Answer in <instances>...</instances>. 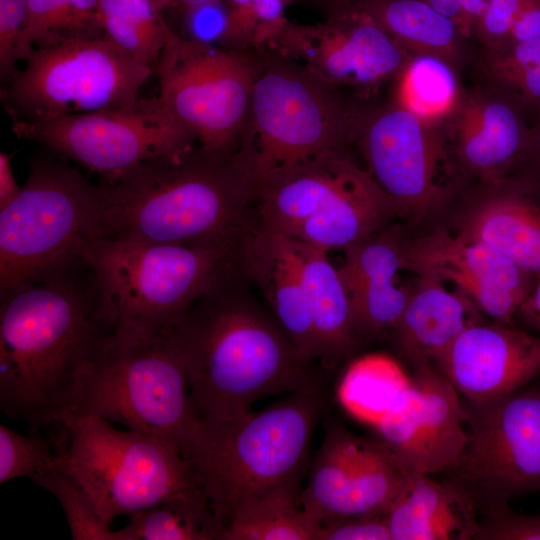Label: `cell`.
Returning <instances> with one entry per match:
<instances>
[{"label":"cell","instance_id":"obj_1","mask_svg":"<svg viewBox=\"0 0 540 540\" xmlns=\"http://www.w3.org/2000/svg\"><path fill=\"white\" fill-rule=\"evenodd\" d=\"M237 259L170 330L198 421L242 416L260 398L322 389Z\"/></svg>","mask_w":540,"mask_h":540},{"label":"cell","instance_id":"obj_2","mask_svg":"<svg viewBox=\"0 0 540 540\" xmlns=\"http://www.w3.org/2000/svg\"><path fill=\"white\" fill-rule=\"evenodd\" d=\"M0 408L51 429L82 365L115 329L112 303L84 261L0 296Z\"/></svg>","mask_w":540,"mask_h":540},{"label":"cell","instance_id":"obj_3","mask_svg":"<svg viewBox=\"0 0 540 540\" xmlns=\"http://www.w3.org/2000/svg\"><path fill=\"white\" fill-rule=\"evenodd\" d=\"M101 184V238L236 246L253 221V188L233 155L198 147Z\"/></svg>","mask_w":540,"mask_h":540},{"label":"cell","instance_id":"obj_4","mask_svg":"<svg viewBox=\"0 0 540 540\" xmlns=\"http://www.w3.org/2000/svg\"><path fill=\"white\" fill-rule=\"evenodd\" d=\"M326 408L327 397L318 389L291 393L261 412L198 422L186 457L221 531L249 497L301 493L312 436Z\"/></svg>","mask_w":540,"mask_h":540},{"label":"cell","instance_id":"obj_5","mask_svg":"<svg viewBox=\"0 0 540 540\" xmlns=\"http://www.w3.org/2000/svg\"><path fill=\"white\" fill-rule=\"evenodd\" d=\"M66 417L115 422L168 440L186 457L199 421L170 331L115 327L77 373L58 420Z\"/></svg>","mask_w":540,"mask_h":540},{"label":"cell","instance_id":"obj_6","mask_svg":"<svg viewBox=\"0 0 540 540\" xmlns=\"http://www.w3.org/2000/svg\"><path fill=\"white\" fill-rule=\"evenodd\" d=\"M357 109L296 62H258L233 159L253 193L271 178L352 142Z\"/></svg>","mask_w":540,"mask_h":540},{"label":"cell","instance_id":"obj_7","mask_svg":"<svg viewBox=\"0 0 540 540\" xmlns=\"http://www.w3.org/2000/svg\"><path fill=\"white\" fill-rule=\"evenodd\" d=\"M252 213L261 228L327 253L344 251L404 218L347 149L322 155L260 185Z\"/></svg>","mask_w":540,"mask_h":540},{"label":"cell","instance_id":"obj_8","mask_svg":"<svg viewBox=\"0 0 540 540\" xmlns=\"http://www.w3.org/2000/svg\"><path fill=\"white\" fill-rule=\"evenodd\" d=\"M103 186L48 157L30 164L18 196L0 209V296L82 263L101 238Z\"/></svg>","mask_w":540,"mask_h":540},{"label":"cell","instance_id":"obj_9","mask_svg":"<svg viewBox=\"0 0 540 540\" xmlns=\"http://www.w3.org/2000/svg\"><path fill=\"white\" fill-rule=\"evenodd\" d=\"M58 463L112 526L192 490L201 489L190 461L172 442L98 417H66L53 428Z\"/></svg>","mask_w":540,"mask_h":540},{"label":"cell","instance_id":"obj_10","mask_svg":"<svg viewBox=\"0 0 540 540\" xmlns=\"http://www.w3.org/2000/svg\"><path fill=\"white\" fill-rule=\"evenodd\" d=\"M238 244L100 238L86 247L82 260L110 299L117 328L157 334L169 332L235 262Z\"/></svg>","mask_w":540,"mask_h":540},{"label":"cell","instance_id":"obj_11","mask_svg":"<svg viewBox=\"0 0 540 540\" xmlns=\"http://www.w3.org/2000/svg\"><path fill=\"white\" fill-rule=\"evenodd\" d=\"M1 89L12 121L45 122L128 107L152 68L105 36L69 37L37 47Z\"/></svg>","mask_w":540,"mask_h":540},{"label":"cell","instance_id":"obj_12","mask_svg":"<svg viewBox=\"0 0 540 540\" xmlns=\"http://www.w3.org/2000/svg\"><path fill=\"white\" fill-rule=\"evenodd\" d=\"M158 98L197 139L199 147L221 157L238 146L258 62L242 51L173 31L155 66Z\"/></svg>","mask_w":540,"mask_h":540},{"label":"cell","instance_id":"obj_13","mask_svg":"<svg viewBox=\"0 0 540 540\" xmlns=\"http://www.w3.org/2000/svg\"><path fill=\"white\" fill-rule=\"evenodd\" d=\"M12 131L97 173L102 183H112L149 161L181 158L197 142L158 97L45 122L12 121Z\"/></svg>","mask_w":540,"mask_h":540},{"label":"cell","instance_id":"obj_14","mask_svg":"<svg viewBox=\"0 0 540 540\" xmlns=\"http://www.w3.org/2000/svg\"><path fill=\"white\" fill-rule=\"evenodd\" d=\"M462 401V399H461ZM468 433L447 479L483 507L540 493V384L486 401L464 400Z\"/></svg>","mask_w":540,"mask_h":540},{"label":"cell","instance_id":"obj_15","mask_svg":"<svg viewBox=\"0 0 540 540\" xmlns=\"http://www.w3.org/2000/svg\"><path fill=\"white\" fill-rule=\"evenodd\" d=\"M441 128L392 102L356 111L352 142L364 167L410 222L439 214L452 199L441 176L450 166Z\"/></svg>","mask_w":540,"mask_h":540},{"label":"cell","instance_id":"obj_16","mask_svg":"<svg viewBox=\"0 0 540 540\" xmlns=\"http://www.w3.org/2000/svg\"><path fill=\"white\" fill-rule=\"evenodd\" d=\"M282 56L325 84L367 92L394 81L410 55L368 15L351 7L325 23L288 22L274 42Z\"/></svg>","mask_w":540,"mask_h":540},{"label":"cell","instance_id":"obj_17","mask_svg":"<svg viewBox=\"0 0 540 540\" xmlns=\"http://www.w3.org/2000/svg\"><path fill=\"white\" fill-rule=\"evenodd\" d=\"M405 270L450 282L494 322L510 324L536 276L498 251L443 227L414 233L405 225Z\"/></svg>","mask_w":540,"mask_h":540},{"label":"cell","instance_id":"obj_18","mask_svg":"<svg viewBox=\"0 0 540 540\" xmlns=\"http://www.w3.org/2000/svg\"><path fill=\"white\" fill-rule=\"evenodd\" d=\"M376 429L411 471L427 475L448 471L468 440L460 395L434 366L415 371Z\"/></svg>","mask_w":540,"mask_h":540},{"label":"cell","instance_id":"obj_19","mask_svg":"<svg viewBox=\"0 0 540 540\" xmlns=\"http://www.w3.org/2000/svg\"><path fill=\"white\" fill-rule=\"evenodd\" d=\"M451 228L462 240L484 244L540 274V181L518 174L477 181L455 207Z\"/></svg>","mask_w":540,"mask_h":540},{"label":"cell","instance_id":"obj_20","mask_svg":"<svg viewBox=\"0 0 540 540\" xmlns=\"http://www.w3.org/2000/svg\"><path fill=\"white\" fill-rule=\"evenodd\" d=\"M434 367L464 400L480 402L530 383L540 371V337L486 321L466 328Z\"/></svg>","mask_w":540,"mask_h":540},{"label":"cell","instance_id":"obj_21","mask_svg":"<svg viewBox=\"0 0 540 540\" xmlns=\"http://www.w3.org/2000/svg\"><path fill=\"white\" fill-rule=\"evenodd\" d=\"M445 124L457 168L478 181L510 175L530 134L524 111L491 85L463 93Z\"/></svg>","mask_w":540,"mask_h":540},{"label":"cell","instance_id":"obj_22","mask_svg":"<svg viewBox=\"0 0 540 540\" xmlns=\"http://www.w3.org/2000/svg\"><path fill=\"white\" fill-rule=\"evenodd\" d=\"M404 234V224L392 223L342 251L338 270L362 341L389 334L407 303V287L396 283L405 270Z\"/></svg>","mask_w":540,"mask_h":540},{"label":"cell","instance_id":"obj_23","mask_svg":"<svg viewBox=\"0 0 540 540\" xmlns=\"http://www.w3.org/2000/svg\"><path fill=\"white\" fill-rule=\"evenodd\" d=\"M236 259L302 359H317L308 297L291 239L252 221L239 241Z\"/></svg>","mask_w":540,"mask_h":540},{"label":"cell","instance_id":"obj_24","mask_svg":"<svg viewBox=\"0 0 540 540\" xmlns=\"http://www.w3.org/2000/svg\"><path fill=\"white\" fill-rule=\"evenodd\" d=\"M407 289V303L389 335L415 371L434 366L466 328L486 321L469 297L435 277L416 275Z\"/></svg>","mask_w":540,"mask_h":540},{"label":"cell","instance_id":"obj_25","mask_svg":"<svg viewBox=\"0 0 540 540\" xmlns=\"http://www.w3.org/2000/svg\"><path fill=\"white\" fill-rule=\"evenodd\" d=\"M430 476L413 472L386 513L392 540H475L480 513L473 498Z\"/></svg>","mask_w":540,"mask_h":540},{"label":"cell","instance_id":"obj_26","mask_svg":"<svg viewBox=\"0 0 540 540\" xmlns=\"http://www.w3.org/2000/svg\"><path fill=\"white\" fill-rule=\"evenodd\" d=\"M308 297L317 360L334 368L362 343L353 324L350 299L327 252L291 239Z\"/></svg>","mask_w":540,"mask_h":540},{"label":"cell","instance_id":"obj_27","mask_svg":"<svg viewBox=\"0 0 540 540\" xmlns=\"http://www.w3.org/2000/svg\"><path fill=\"white\" fill-rule=\"evenodd\" d=\"M368 15L410 56L431 55L456 65L463 36L459 25L422 0H357Z\"/></svg>","mask_w":540,"mask_h":540},{"label":"cell","instance_id":"obj_28","mask_svg":"<svg viewBox=\"0 0 540 540\" xmlns=\"http://www.w3.org/2000/svg\"><path fill=\"white\" fill-rule=\"evenodd\" d=\"M323 442L301 491L299 505L319 524L343 517L360 438L341 424L328 420Z\"/></svg>","mask_w":540,"mask_h":540},{"label":"cell","instance_id":"obj_29","mask_svg":"<svg viewBox=\"0 0 540 540\" xmlns=\"http://www.w3.org/2000/svg\"><path fill=\"white\" fill-rule=\"evenodd\" d=\"M294 491H273L240 502L224 523L220 540H318L320 524Z\"/></svg>","mask_w":540,"mask_h":540},{"label":"cell","instance_id":"obj_30","mask_svg":"<svg viewBox=\"0 0 540 540\" xmlns=\"http://www.w3.org/2000/svg\"><path fill=\"white\" fill-rule=\"evenodd\" d=\"M410 381L411 377L397 360L386 354L371 353L350 363L336 396L351 417L376 428Z\"/></svg>","mask_w":540,"mask_h":540},{"label":"cell","instance_id":"obj_31","mask_svg":"<svg viewBox=\"0 0 540 540\" xmlns=\"http://www.w3.org/2000/svg\"><path fill=\"white\" fill-rule=\"evenodd\" d=\"M455 66L431 55L410 56L394 79L392 103L442 127L462 98Z\"/></svg>","mask_w":540,"mask_h":540},{"label":"cell","instance_id":"obj_32","mask_svg":"<svg viewBox=\"0 0 540 540\" xmlns=\"http://www.w3.org/2000/svg\"><path fill=\"white\" fill-rule=\"evenodd\" d=\"M125 540H220L221 527L201 489L128 516Z\"/></svg>","mask_w":540,"mask_h":540},{"label":"cell","instance_id":"obj_33","mask_svg":"<svg viewBox=\"0 0 540 540\" xmlns=\"http://www.w3.org/2000/svg\"><path fill=\"white\" fill-rule=\"evenodd\" d=\"M412 473L383 441L360 438L343 517L386 515Z\"/></svg>","mask_w":540,"mask_h":540},{"label":"cell","instance_id":"obj_34","mask_svg":"<svg viewBox=\"0 0 540 540\" xmlns=\"http://www.w3.org/2000/svg\"><path fill=\"white\" fill-rule=\"evenodd\" d=\"M161 11L150 0H100L98 23L105 37L153 69L172 32Z\"/></svg>","mask_w":540,"mask_h":540},{"label":"cell","instance_id":"obj_35","mask_svg":"<svg viewBox=\"0 0 540 540\" xmlns=\"http://www.w3.org/2000/svg\"><path fill=\"white\" fill-rule=\"evenodd\" d=\"M295 0H224L226 27L221 46L242 51L273 47L288 24L285 10Z\"/></svg>","mask_w":540,"mask_h":540},{"label":"cell","instance_id":"obj_36","mask_svg":"<svg viewBox=\"0 0 540 540\" xmlns=\"http://www.w3.org/2000/svg\"><path fill=\"white\" fill-rule=\"evenodd\" d=\"M32 481L58 500L66 516L72 539L125 540L122 529L113 530L103 521L92 499L58 460L54 466Z\"/></svg>","mask_w":540,"mask_h":540},{"label":"cell","instance_id":"obj_37","mask_svg":"<svg viewBox=\"0 0 540 540\" xmlns=\"http://www.w3.org/2000/svg\"><path fill=\"white\" fill-rule=\"evenodd\" d=\"M57 463L54 437L41 431L18 433L0 425V483L20 477L33 480Z\"/></svg>","mask_w":540,"mask_h":540},{"label":"cell","instance_id":"obj_38","mask_svg":"<svg viewBox=\"0 0 540 540\" xmlns=\"http://www.w3.org/2000/svg\"><path fill=\"white\" fill-rule=\"evenodd\" d=\"M69 0H28L27 17L18 43V60L34 48L63 39Z\"/></svg>","mask_w":540,"mask_h":540},{"label":"cell","instance_id":"obj_39","mask_svg":"<svg viewBox=\"0 0 540 540\" xmlns=\"http://www.w3.org/2000/svg\"><path fill=\"white\" fill-rule=\"evenodd\" d=\"M475 540H540V514L518 513L507 502L483 507Z\"/></svg>","mask_w":540,"mask_h":540},{"label":"cell","instance_id":"obj_40","mask_svg":"<svg viewBox=\"0 0 540 540\" xmlns=\"http://www.w3.org/2000/svg\"><path fill=\"white\" fill-rule=\"evenodd\" d=\"M540 67V37L485 49L483 68L491 86Z\"/></svg>","mask_w":540,"mask_h":540},{"label":"cell","instance_id":"obj_41","mask_svg":"<svg viewBox=\"0 0 540 540\" xmlns=\"http://www.w3.org/2000/svg\"><path fill=\"white\" fill-rule=\"evenodd\" d=\"M27 6L28 0H0V74L5 81L17 69L18 43Z\"/></svg>","mask_w":540,"mask_h":540},{"label":"cell","instance_id":"obj_42","mask_svg":"<svg viewBox=\"0 0 540 540\" xmlns=\"http://www.w3.org/2000/svg\"><path fill=\"white\" fill-rule=\"evenodd\" d=\"M318 540H392L385 515H357L320 524Z\"/></svg>","mask_w":540,"mask_h":540},{"label":"cell","instance_id":"obj_43","mask_svg":"<svg viewBox=\"0 0 540 540\" xmlns=\"http://www.w3.org/2000/svg\"><path fill=\"white\" fill-rule=\"evenodd\" d=\"M527 0H488L474 33L485 49L503 44Z\"/></svg>","mask_w":540,"mask_h":540},{"label":"cell","instance_id":"obj_44","mask_svg":"<svg viewBox=\"0 0 540 540\" xmlns=\"http://www.w3.org/2000/svg\"><path fill=\"white\" fill-rule=\"evenodd\" d=\"M539 37L540 0H527L513 24L507 40L501 45L527 41Z\"/></svg>","mask_w":540,"mask_h":540},{"label":"cell","instance_id":"obj_45","mask_svg":"<svg viewBox=\"0 0 540 540\" xmlns=\"http://www.w3.org/2000/svg\"><path fill=\"white\" fill-rule=\"evenodd\" d=\"M511 174L529 176L536 180L540 176V113L530 126L526 149Z\"/></svg>","mask_w":540,"mask_h":540},{"label":"cell","instance_id":"obj_46","mask_svg":"<svg viewBox=\"0 0 540 540\" xmlns=\"http://www.w3.org/2000/svg\"><path fill=\"white\" fill-rule=\"evenodd\" d=\"M13 153H0V209L11 203L20 193L12 169Z\"/></svg>","mask_w":540,"mask_h":540},{"label":"cell","instance_id":"obj_47","mask_svg":"<svg viewBox=\"0 0 540 540\" xmlns=\"http://www.w3.org/2000/svg\"><path fill=\"white\" fill-rule=\"evenodd\" d=\"M461 14V29L465 36L474 33L487 7L488 0H457Z\"/></svg>","mask_w":540,"mask_h":540},{"label":"cell","instance_id":"obj_48","mask_svg":"<svg viewBox=\"0 0 540 540\" xmlns=\"http://www.w3.org/2000/svg\"><path fill=\"white\" fill-rule=\"evenodd\" d=\"M517 313L526 324L540 331V274L536 275L535 286L520 305Z\"/></svg>","mask_w":540,"mask_h":540},{"label":"cell","instance_id":"obj_49","mask_svg":"<svg viewBox=\"0 0 540 540\" xmlns=\"http://www.w3.org/2000/svg\"><path fill=\"white\" fill-rule=\"evenodd\" d=\"M224 0H173V4H178L185 9L189 10L192 8L210 5L215 3L223 2Z\"/></svg>","mask_w":540,"mask_h":540},{"label":"cell","instance_id":"obj_50","mask_svg":"<svg viewBox=\"0 0 540 540\" xmlns=\"http://www.w3.org/2000/svg\"><path fill=\"white\" fill-rule=\"evenodd\" d=\"M325 5L329 6L333 13L341 10L351 8L355 5L357 0H318Z\"/></svg>","mask_w":540,"mask_h":540},{"label":"cell","instance_id":"obj_51","mask_svg":"<svg viewBox=\"0 0 540 540\" xmlns=\"http://www.w3.org/2000/svg\"><path fill=\"white\" fill-rule=\"evenodd\" d=\"M160 10L173 4V0H150Z\"/></svg>","mask_w":540,"mask_h":540},{"label":"cell","instance_id":"obj_52","mask_svg":"<svg viewBox=\"0 0 540 540\" xmlns=\"http://www.w3.org/2000/svg\"><path fill=\"white\" fill-rule=\"evenodd\" d=\"M537 180H539V181H540V176L538 177V179H537Z\"/></svg>","mask_w":540,"mask_h":540},{"label":"cell","instance_id":"obj_53","mask_svg":"<svg viewBox=\"0 0 540 540\" xmlns=\"http://www.w3.org/2000/svg\"><path fill=\"white\" fill-rule=\"evenodd\" d=\"M422 1H426V0H422Z\"/></svg>","mask_w":540,"mask_h":540}]
</instances>
